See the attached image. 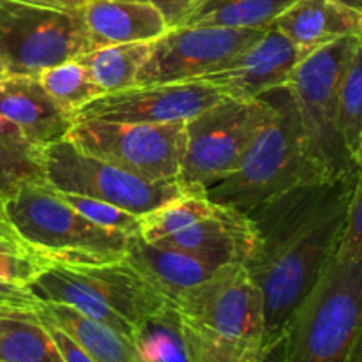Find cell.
Masks as SVG:
<instances>
[{
  "mask_svg": "<svg viewBox=\"0 0 362 362\" xmlns=\"http://www.w3.org/2000/svg\"><path fill=\"white\" fill-rule=\"evenodd\" d=\"M359 177L311 180L247 212L257 247L246 271L264 299V352L285 338L300 300L332 260Z\"/></svg>",
  "mask_w": 362,
  "mask_h": 362,
  "instance_id": "cell-1",
  "label": "cell"
},
{
  "mask_svg": "<svg viewBox=\"0 0 362 362\" xmlns=\"http://www.w3.org/2000/svg\"><path fill=\"white\" fill-rule=\"evenodd\" d=\"M173 308L191 362H265L264 299L244 265H223Z\"/></svg>",
  "mask_w": 362,
  "mask_h": 362,
  "instance_id": "cell-2",
  "label": "cell"
},
{
  "mask_svg": "<svg viewBox=\"0 0 362 362\" xmlns=\"http://www.w3.org/2000/svg\"><path fill=\"white\" fill-rule=\"evenodd\" d=\"M260 98L271 103V120L253 138L239 166L204 191L212 204L244 214L297 184L325 180L310 156L288 85L272 88Z\"/></svg>",
  "mask_w": 362,
  "mask_h": 362,
  "instance_id": "cell-3",
  "label": "cell"
},
{
  "mask_svg": "<svg viewBox=\"0 0 362 362\" xmlns=\"http://www.w3.org/2000/svg\"><path fill=\"white\" fill-rule=\"evenodd\" d=\"M16 239L42 264L101 265L122 260L127 235L88 221L46 182H25L0 204Z\"/></svg>",
  "mask_w": 362,
  "mask_h": 362,
  "instance_id": "cell-4",
  "label": "cell"
},
{
  "mask_svg": "<svg viewBox=\"0 0 362 362\" xmlns=\"http://www.w3.org/2000/svg\"><path fill=\"white\" fill-rule=\"evenodd\" d=\"M27 290L39 303L73 308L129 339L145 318L170 304L124 258L101 265L45 264Z\"/></svg>",
  "mask_w": 362,
  "mask_h": 362,
  "instance_id": "cell-5",
  "label": "cell"
},
{
  "mask_svg": "<svg viewBox=\"0 0 362 362\" xmlns=\"http://www.w3.org/2000/svg\"><path fill=\"white\" fill-rule=\"evenodd\" d=\"M362 262L332 257L293 313L283 362H350L361 346Z\"/></svg>",
  "mask_w": 362,
  "mask_h": 362,
  "instance_id": "cell-6",
  "label": "cell"
},
{
  "mask_svg": "<svg viewBox=\"0 0 362 362\" xmlns=\"http://www.w3.org/2000/svg\"><path fill=\"white\" fill-rule=\"evenodd\" d=\"M359 48L361 37L329 42L304 57L286 83L299 110L311 159L325 180L361 175V166L352 161L336 129L339 83Z\"/></svg>",
  "mask_w": 362,
  "mask_h": 362,
  "instance_id": "cell-7",
  "label": "cell"
},
{
  "mask_svg": "<svg viewBox=\"0 0 362 362\" xmlns=\"http://www.w3.org/2000/svg\"><path fill=\"white\" fill-rule=\"evenodd\" d=\"M271 117L267 99L244 101L221 95L214 105L184 120L179 182L191 193H204L230 175Z\"/></svg>",
  "mask_w": 362,
  "mask_h": 362,
  "instance_id": "cell-8",
  "label": "cell"
},
{
  "mask_svg": "<svg viewBox=\"0 0 362 362\" xmlns=\"http://www.w3.org/2000/svg\"><path fill=\"white\" fill-rule=\"evenodd\" d=\"M42 175L55 191L95 198L134 216L191 193L179 180L140 179L78 148L67 138L42 147Z\"/></svg>",
  "mask_w": 362,
  "mask_h": 362,
  "instance_id": "cell-9",
  "label": "cell"
},
{
  "mask_svg": "<svg viewBox=\"0 0 362 362\" xmlns=\"http://www.w3.org/2000/svg\"><path fill=\"white\" fill-rule=\"evenodd\" d=\"M88 49L78 11L0 0V57L9 74L37 76Z\"/></svg>",
  "mask_w": 362,
  "mask_h": 362,
  "instance_id": "cell-10",
  "label": "cell"
},
{
  "mask_svg": "<svg viewBox=\"0 0 362 362\" xmlns=\"http://www.w3.org/2000/svg\"><path fill=\"white\" fill-rule=\"evenodd\" d=\"M67 140L140 179L179 180L184 154V120L168 124L74 122Z\"/></svg>",
  "mask_w": 362,
  "mask_h": 362,
  "instance_id": "cell-11",
  "label": "cell"
},
{
  "mask_svg": "<svg viewBox=\"0 0 362 362\" xmlns=\"http://www.w3.org/2000/svg\"><path fill=\"white\" fill-rule=\"evenodd\" d=\"M265 30L202 25L168 28L151 42L147 60L136 74V85L200 80L228 66Z\"/></svg>",
  "mask_w": 362,
  "mask_h": 362,
  "instance_id": "cell-12",
  "label": "cell"
},
{
  "mask_svg": "<svg viewBox=\"0 0 362 362\" xmlns=\"http://www.w3.org/2000/svg\"><path fill=\"white\" fill-rule=\"evenodd\" d=\"M221 98L204 80L134 85L101 94L74 113V122L105 120L122 124H168L187 120Z\"/></svg>",
  "mask_w": 362,
  "mask_h": 362,
  "instance_id": "cell-13",
  "label": "cell"
},
{
  "mask_svg": "<svg viewBox=\"0 0 362 362\" xmlns=\"http://www.w3.org/2000/svg\"><path fill=\"white\" fill-rule=\"evenodd\" d=\"M304 53L276 27H269L257 42L240 52L228 66L200 80L221 95L233 99H258L272 88L288 83Z\"/></svg>",
  "mask_w": 362,
  "mask_h": 362,
  "instance_id": "cell-14",
  "label": "cell"
},
{
  "mask_svg": "<svg viewBox=\"0 0 362 362\" xmlns=\"http://www.w3.org/2000/svg\"><path fill=\"white\" fill-rule=\"evenodd\" d=\"M154 244L182 251L219 269L230 264L246 265L257 247V232L250 216L216 204L209 216Z\"/></svg>",
  "mask_w": 362,
  "mask_h": 362,
  "instance_id": "cell-15",
  "label": "cell"
},
{
  "mask_svg": "<svg viewBox=\"0 0 362 362\" xmlns=\"http://www.w3.org/2000/svg\"><path fill=\"white\" fill-rule=\"evenodd\" d=\"M0 117L41 147L66 138L74 124V117L49 98L37 76L20 74L0 80Z\"/></svg>",
  "mask_w": 362,
  "mask_h": 362,
  "instance_id": "cell-16",
  "label": "cell"
},
{
  "mask_svg": "<svg viewBox=\"0 0 362 362\" xmlns=\"http://www.w3.org/2000/svg\"><path fill=\"white\" fill-rule=\"evenodd\" d=\"M272 27L290 39L304 55L343 37H361L362 11L339 0H296Z\"/></svg>",
  "mask_w": 362,
  "mask_h": 362,
  "instance_id": "cell-17",
  "label": "cell"
},
{
  "mask_svg": "<svg viewBox=\"0 0 362 362\" xmlns=\"http://www.w3.org/2000/svg\"><path fill=\"white\" fill-rule=\"evenodd\" d=\"M78 13L90 49L152 42L168 30L158 9L141 0H88Z\"/></svg>",
  "mask_w": 362,
  "mask_h": 362,
  "instance_id": "cell-18",
  "label": "cell"
},
{
  "mask_svg": "<svg viewBox=\"0 0 362 362\" xmlns=\"http://www.w3.org/2000/svg\"><path fill=\"white\" fill-rule=\"evenodd\" d=\"M124 260L172 306L186 290L200 285L218 271L182 251L147 243L140 233L127 235Z\"/></svg>",
  "mask_w": 362,
  "mask_h": 362,
  "instance_id": "cell-19",
  "label": "cell"
},
{
  "mask_svg": "<svg viewBox=\"0 0 362 362\" xmlns=\"http://www.w3.org/2000/svg\"><path fill=\"white\" fill-rule=\"evenodd\" d=\"M35 317L66 332L95 362H133L140 356L133 339L64 304L41 303Z\"/></svg>",
  "mask_w": 362,
  "mask_h": 362,
  "instance_id": "cell-20",
  "label": "cell"
},
{
  "mask_svg": "<svg viewBox=\"0 0 362 362\" xmlns=\"http://www.w3.org/2000/svg\"><path fill=\"white\" fill-rule=\"evenodd\" d=\"M151 52V42H124L80 53L76 62L83 66L88 76L103 90H124L136 85V74Z\"/></svg>",
  "mask_w": 362,
  "mask_h": 362,
  "instance_id": "cell-21",
  "label": "cell"
},
{
  "mask_svg": "<svg viewBox=\"0 0 362 362\" xmlns=\"http://www.w3.org/2000/svg\"><path fill=\"white\" fill-rule=\"evenodd\" d=\"M293 2L296 0H205L182 27L202 25L265 30Z\"/></svg>",
  "mask_w": 362,
  "mask_h": 362,
  "instance_id": "cell-22",
  "label": "cell"
},
{
  "mask_svg": "<svg viewBox=\"0 0 362 362\" xmlns=\"http://www.w3.org/2000/svg\"><path fill=\"white\" fill-rule=\"evenodd\" d=\"M25 182H45L42 147L0 117V204Z\"/></svg>",
  "mask_w": 362,
  "mask_h": 362,
  "instance_id": "cell-23",
  "label": "cell"
},
{
  "mask_svg": "<svg viewBox=\"0 0 362 362\" xmlns=\"http://www.w3.org/2000/svg\"><path fill=\"white\" fill-rule=\"evenodd\" d=\"M0 362H64L46 325L35 315L0 317Z\"/></svg>",
  "mask_w": 362,
  "mask_h": 362,
  "instance_id": "cell-24",
  "label": "cell"
},
{
  "mask_svg": "<svg viewBox=\"0 0 362 362\" xmlns=\"http://www.w3.org/2000/svg\"><path fill=\"white\" fill-rule=\"evenodd\" d=\"M133 341L147 362H191L179 313L172 304L145 318Z\"/></svg>",
  "mask_w": 362,
  "mask_h": 362,
  "instance_id": "cell-25",
  "label": "cell"
},
{
  "mask_svg": "<svg viewBox=\"0 0 362 362\" xmlns=\"http://www.w3.org/2000/svg\"><path fill=\"white\" fill-rule=\"evenodd\" d=\"M336 129L350 158L362 165V48L354 53L338 92Z\"/></svg>",
  "mask_w": 362,
  "mask_h": 362,
  "instance_id": "cell-26",
  "label": "cell"
},
{
  "mask_svg": "<svg viewBox=\"0 0 362 362\" xmlns=\"http://www.w3.org/2000/svg\"><path fill=\"white\" fill-rule=\"evenodd\" d=\"M216 209L204 193H186L140 218V233L147 243H158L163 237L184 230Z\"/></svg>",
  "mask_w": 362,
  "mask_h": 362,
  "instance_id": "cell-27",
  "label": "cell"
},
{
  "mask_svg": "<svg viewBox=\"0 0 362 362\" xmlns=\"http://www.w3.org/2000/svg\"><path fill=\"white\" fill-rule=\"evenodd\" d=\"M37 80L49 98L73 117L88 101L103 94L83 66L74 59L48 67L37 74Z\"/></svg>",
  "mask_w": 362,
  "mask_h": 362,
  "instance_id": "cell-28",
  "label": "cell"
},
{
  "mask_svg": "<svg viewBox=\"0 0 362 362\" xmlns=\"http://www.w3.org/2000/svg\"><path fill=\"white\" fill-rule=\"evenodd\" d=\"M55 193L60 200L66 202L78 214H81L88 221L95 223L98 226L117 230V232H122L126 235H133L140 230V216L131 214V212L124 211L117 205L106 204V202L95 200V198L81 197V194L62 193V191H55Z\"/></svg>",
  "mask_w": 362,
  "mask_h": 362,
  "instance_id": "cell-29",
  "label": "cell"
},
{
  "mask_svg": "<svg viewBox=\"0 0 362 362\" xmlns=\"http://www.w3.org/2000/svg\"><path fill=\"white\" fill-rule=\"evenodd\" d=\"M42 265L20 240H0V283L27 286Z\"/></svg>",
  "mask_w": 362,
  "mask_h": 362,
  "instance_id": "cell-30",
  "label": "cell"
},
{
  "mask_svg": "<svg viewBox=\"0 0 362 362\" xmlns=\"http://www.w3.org/2000/svg\"><path fill=\"white\" fill-rule=\"evenodd\" d=\"M334 258L341 262H362V179L354 187Z\"/></svg>",
  "mask_w": 362,
  "mask_h": 362,
  "instance_id": "cell-31",
  "label": "cell"
},
{
  "mask_svg": "<svg viewBox=\"0 0 362 362\" xmlns=\"http://www.w3.org/2000/svg\"><path fill=\"white\" fill-rule=\"evenodd\" d=\"M158 9L165 20L166 27L175 28L182 27L184 21L205 2V0H141Z\"/></svg>",
  "mask_w": 362,
  "mask_h": 362,
  "instance_id": "cell-32",
  "label": "cell"
},
{
  "mask_svg": "<svg viewBox=\"0 0 362 362\" xmlns=\"http://www.w3.org/2000/svg\"><path fill=\"white\" fill-rule=\"evenodd\" d=\"M42 324L46 325L48 332L52 334L53 341H55L57 349H59L64 362H95L90 356H87V354H85L83 350H81L80 346H78L76 343L66 334V332H62L59 327L48 324V322H42Z\"/></svg>",
  "mask_w": 362,
  "mask_h": 362,
  "instance_id": "cell-33",
  "label": "cell"
},
{
  "mask_svg": "<svg viewBox=\"0 0 362 362\" xmlns=\"http://www.w3.org/2000/svg\"><path fill=\"white\" fill-rule=\"evenodd\" d=\"M0 303L21 308V310L34 311V313L39 304H41L25 286L9 285V283H0Z\"/></svg>",
  "mask_w": 362,
  "mask_h": 362,
  "instance_id": "cell-34",
  "label": "cell"
},
{
  "mask_svg": "<svg viewBox=\"0 0 362 362\" xmlns=\"http://www.w3.org/2000/svg\"><path fill=\"white\" fill-rule=\"evenodd\" d=\"M18 2L30 4V6L48 7L57 11H80L88 0H18Z\"/></svg>",
  "mask_w": 362,
  "mask_h": 362,
  "instance_id": "cell-35",
  "label": "cell"
},
{
  "mask_svg": "<svg viewBox=\"0 0 362 362\" xmlns=\"http://www.w3.org/2000/svg\"><path fill=\"white\" fill-rule=\"evenodd\" d=\"M0 240H18L16 235H14V232L11 230L7 219L4 218L2 211H0Z\"/></svg>",
  "mask_w": 362,
  "mask_h": 362,
  "instance_id": "cell-36",
  "label": "cell"
},
{
  "mask_svg": "<svg viewBox=\"0 0 362 362\" xmlns=\"http://www.w3.org/2000/svg\"><path fill=\"white\" fill-rule=\"evenodd\" d=\"M4 315H35V313L34 311L21 310V308L11 306V304L0 303V317H4Z\"/></svg>",
  "mask_w": 362,
  "mask_h": 362,
  "instance_id": "cell-37",
  "label": "cell"
},
{
  "mask_svg": "<svg viewBox=\"0 0 362 362\" xmlns=\"http://www.w3.org/2000/svg\"><path fill=\"white\" fill-rule=\"evenodd\" d=\"M339 2H343V4H346V6L356 7V9L362 11V0H339Z\"/></svg>",
  "mask_w": 362,
  "mask_h": 362,
  "instance_id": "cell-38",
  "label": "cell"
},
{
  "mask_svg": "<svg viewBox=\"0 0 362 362\" xmlns=\"http://www.w3.org/2000/svg\"><path fill=\"white\" fill-rule=\"evenodd\" d=\"M6 76H9V71H7L6 64H4L2 57H0V80H4Z\"/></svg>",
  "mask_w": 362,
  "mask_h": 362,
  "instance_id": "cell-39",
  "label": "cell"
},
{
  "mask_svg": "<svg viewBox=\"0 0 362 362\" xmlns=\"http://www.w3.org/2000/svg\"><path fill=\"white\" fill-rule=\"evenodd\" d=\"M350 362H361V346H357V350L354 352L352 361H350Z\"/></svg>",
  "mask_w": 362,
  "mask_h": 362,
  "instance_id": "cell-40",
  "label": "cell"
},
{
  "mask_svg": "<svg viewBox=\"0 0 362 362\" xmlns=\"http://www.w3.org/2000/svg\"><path fill=\"white\" fill-rule=\"evenodd\" d=\"M133 362H147V361H145V359H144V357H141V356H138V357H136V359H134Z\"/></svg>",
  "mask_w": 362,
  "mask_h": 362,
  "instance_id": "cell-41",
  "label": "cell"
}]
</instances>
